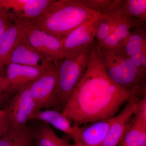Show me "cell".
<instances>
[{"label": "cell", "instance_id": "2", "mask_svg": "<svg viewBox=\"0 0 146 146\" xmlns=\"http://www.w3.org/2000/svg\"><path fill=\"white\" fill-rule=\"evenodd\" d=\"M99 15L87 8L80 0H54L44 13L26 25L46 32L62 41L78 27Z\"/></svg>", "mask_w": 146, "mask_h": 146}, {"label": "cell", "instance_id": "1", "mask_svg": "<svg viewBox=\"0 0 146 146\" xmlns=\"http://www.w3.org/2000/svg\"><path fill=\"white\" fill-rule=\"evenodd\" d=\"M132 99L140 100L108 75L96 41L87 69L61 113L75 125H84L114 117L121 106Z\"/></svg>", "mask_w": 146, "mask_h": 146}, {"label": "cell", "instance_id": "11", "mask_svg": "<svg viewBox=\"0 0 146 146\" xmlns=\"http://www.w3.org/2000/svg\"><path fill=\"white\" fill-rule=\"evenodd\" d=\"M99 16L79 26L63 39L65 56L75 54L94 42Z\"/></svg>", "mask_w": 146, "mask_h": 146}, {"label": "cell", "instance_id": "14", "mask_svg": "<svg viewBox=\"0 0 146 146\" xmlns=\"http://www.w3.org/2000/svg\"><path fill=\"white\" fill-rule=\"evenodd\" d=\"M8 63L42 68L47 67L52 63H47L44 60L41 54L29 43L23 32L11 53Z\"/></svg>", "mask_w": 146, "mask_h": 146}, {"label": "cell", "instance_id": "24", "mask_svg": "<svg viewBox=\"0 0 146 146\" xmlns=\"http://www.w3.org/2000/svg\"><path fill=\"white\" fill-rule=\"evenodd\" d=\"M12 24L6 13L0 10V37Z\"/></svg>", "mask_w": 146, "mask_h": 146}, {"label": "cell", "instance_id": "16", "mask_svg": "<svg viewBox=\"0 0 146 146\" xmlns=\"http://www.w3.org/2000/svg\"><path fill=\"white\" fill-rule=\"evenodd\" d=\"M25 26L23 24H12L0 37V76H2L13 48L23 34Z\"/></svg>", "mask_w": 146, "mask_h": 146}, {"label": "cell", "instance_id": "10", "mask_svg": "<svg viewBox=\"0 0 146 146\" xmlns=\"http://www.w3.org/2000/svg\"><path fill=\"white\" fill-rule=\"evenodd\" d=\"M117 146H146V97L137 102L134 114Z\"/></svg>", "mask_w": 146, "mask_h": 146}, {"label": "cell", "instance_id": "27", "mask_svg": "<svg viewBox=\"0 0 146 146\" xmlns=\"http://www.w3.org/2000/svg\"><path fill=\"white\" fill-rule=\"evenodd\" d=\"M7 112V110H2L0 109V117L4 115Z\"/></svg>", "mask_w": 146, "mask_h": 146}, {"label": "cell", "instance_id": "21", "mask_svg": "<svg viewBox=\"0 0 146 146\" xmlns=\"http://www.w3.org/2000/svg\"><path fill=\"white\" fill-rule=\"evenodd\" d=\"M34 139L36 146H74L73 144L58 137L53 129L46 124L35 129Z\"/></svg>", "mask_w": 146, "mask_h": 146}, {"label": "cell", "instance_id": "23", "mask_svg": "<svg viewBox=\"0 0 146 146\" xmlns=\"http://www.w3.org/2000/svg\"><path fill=\"white\" fill-rule=\"evenodd\" d=\"M121 0H80L87 8L99 14L111 13Z\"/></svg>", "mask_w": 146, "mask_h": 146}, {"label": "cell", "instance_id": "15", "mask_svg": "<svg viewBox=\"0 0 146 146\" xmlns=\"http://www.w3.org/2000/svg\"><path fill=\"white\" fill-rule=\"evenodd\" d=\"M139 100L136 99L129 100L121 112L114 117L101 146H118L134 114L136 104Z\"/></svg>", "mask_w": 146, "mask_h": 146}, {"label": "cell", "instance_id": "4", "mask_svg": "<svg viewBox=\"0 0 146 146\" xmlns=\"http://www.w3.org/2000/svg\"><path fill=\"white\" fill-rule=\"evenodd\" d=\"M94 42L75 54L60 60L58 70L57 107L63 108L82 77L89 64Z\"/></svg>", "mask_w": 146, "mask_h": 146}, {"label": "cell", "instance_id": "20", "mask_svg": "<svg viewBox=\"0 0 146 146\" xmlns=\"http://www.w3.org/2000/svg\"><path fill=\"white\" fill-rule=\"evenodd\" d=\"M112 12L146 22V0H121Z\"/></svg>", "mask_w": 146, "mask_h": 146}, {"label": "cell", "instance_id": "17", "mask_svg": "<svg viewBox=\"0 0 146 146\" xmlns=\"http://www.w3.org/2000/svg\"><path fill=\"white\" fill-rule=\"evenodd\" d=\"M54 0H28L23 9L16 18L13 24L26 25L44 13Z\"/></svg>", "mask_w": 146, "mask_h": 146}, {"label": "cell", "instance_id": "26", "mask_svg": "<svg viewBox=\"0 0 146 146\" xmlns=\"http://www.w3.org/2000/svg\"><path fill=\"white\" fill-rule=\"evenodd\" d=\"M3 95V81L2 76H0V98H2Z\"/></svg>", "mask_w": 146, "mask_h": 146}, {"label": "cell", "instance_id": "8", "mask_svg": "<svg viewBox=\"0 0 146 146\" xmlns=\"http://www.w3.org/2000/svg\"><path fill=\"white\" fill-rule=\"evenodd\" d=\"M7 110L11 129H21L27 126L28 121L36 112L35 103L28 85L15 94Z\"/></svg>", "mask_w": 146, "mask_h": 146}, {"label": "cell", "instance_id": "22", "mask_svg": "<svg viewBox=\"0 0 146 146\" xmlns=\"http://www.w3.org/2000/svg\"><path fill=\"white\" fill-rule=\"evenodd\" d=\"M113 14L112 13L100 14L97 21L95 39L99 44L110 34L113 27Z\"/></svg>", "mask_w": 146, "mask_h": 146}, {"label": "cell", "instance_id": "12", "mask_svg": "<svg viewBox=\"0 0 146 146\" xmlns=\"http://www.w3.org/2000/svg\"><path fill=\"white\" fill-rule=\"evenodd\" d=\"M113 14V25L109 35L97 45L99 48H113L124 45L131 30L146 24L135 18H129L122 14L111 12Z\"/></svg>", "mask_w": 146, "mask_h": 146}, {"label": "cell", "instance_id": "25", "mask_svg": "<svg viewBox=\"0 0 146 146\" xmlns=\"http://www.w3.org/2000/svg\"><path fill=\"white\" fill-rule=\"evenodd\" d=\"M11 129L7 112L0 117V138Z\"/></svg>", "mask_w": 146, "mask_h": 146}, {"label": "cell", "instance_id": "5", "mask_svg": "<svg viewBox=\"0 0 146 146\" xmlns=\"http://www.w3.org/2000/svg\"><path fill=\"white\" fill-rule=\"evenodd\" d=\"M60 60L51 63L44 72L28 84L36 112L42 108L58 106L56 85Z\"/></svg>", "mask_w": 146, "mask_h": 146}, {"label": "cell", "instance_id": "3", "mask_svg": "<svg viewBox=\"0 0 146 146\" xmlns=\"http://www.w3.org/2000/svg\"><path fill=\"white\" fill-rule=\"evenodd\" d=\"M98 47L105 69L112 81L139 99L146 96V74L127 56L123 46L113 48Z\"/></svg>", "mask_w": 146, "mask_h": 146}, {"label": "cell", "instance_id": "28", "mask_svg": "<svg viewBox=\"0 0 146 146\" xmlns=\"http://www.w3.org/2000/svg\"><path fill=\"white\" fill-rule=\"evenodd\" d=\"M2 99V98H0V104H1V102Z\"/></svg>", "mask_w": 146, "mask_h": 146}, {"label": "cell", "instance_id": "13", "mask_svg": "<svg viewBox=\"0 0 146 146\" xmlns=\"http://www.w3.org/2000/svg\"><path fill=\"white\" fill-rule=\"evenodd\" d=\"M123 47L129 58L146 74V25L133 29Z\"/></svg>", "mask_w": 146, "mask_h": 146}, {"label": "cell", "instance_id": "19", "mask_svg": "<svg viewBox=\"0 0 146 146\" xmlns=\"http://www.w3.org/2000/svg\"><path fill=\"white\" fill-rule=\"evenodd\" d=\"M31 119L40 120L49 123L56 129L63 131L69 136L73 130L70 121L56 110H39L33 114Z\"/></svg>", "mask_w": 146, "mask_h": 146}, {"label": "cell", "instance_id": "6", "mask_svg": "<svg viewBox=\"0 0 146 146\" xmlns=\"http://www.w3.org/2000/svg\"><path fill=\"white\" fill-rule=\"evenodd\" d=\"M24 35L31 45L47 63H55L65 57L62 40L46 32L25 25Z\"/></svg>", "mask_w": 146, "mask_h": 146}, {"label": "cell", "instance_id": "9", "mask_svg": "<svg viewBox=\"0 0 146 146\" xmlns=\"http://www.w3.org/2000/svg\"><path fill=\"white\" fill-rule=\"evenodd\" d=\"M114 117L82 126L74 125L69 135L74 141V146H101Z\"/></svg>", "mask_w": 146, "mask_h": 146}, {"label": "cell", "instance_id": "7", "mask_svg": "<svg viewBox=\"0 0 146 146\" xmlns=\"http://www.w3.org/2000/svg\"><path fill=\"white\" fill-rule=\"evenodd\" d=\"M49 65L47 67L35 68L7 63L2 76L3 94H16L44 72Z\"/></svg>", "mask_w": 146, "mask_h": 146}, {"label": "cell", "instance_id": "18", "mask_svg": "<svg viewBox=\"0 0 146 146\" xmlns=\"http://www.w3.org/2000/svg\"><path fill=\"white\" fill-rule=\"evenodd\" d=\"M35 129L30 127L11 129L0 138V146H30L34 138Z\"/></svg>", "mask_w": 146, "mask_h": 146}, {"label": "cell", "instance_id": "29", "mask_svg": "<svg viewBox=\"0 0 146 146\" xmlns=\"http://www.w3.org/2000/svg\"></svg>", "mask_w": 146, "mask_h": 146}]
</instances>
